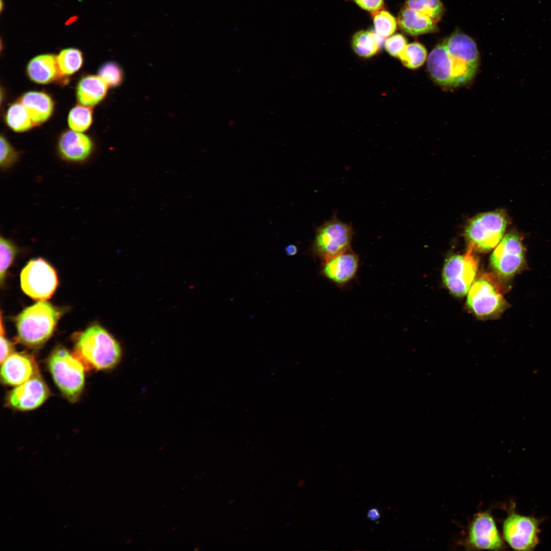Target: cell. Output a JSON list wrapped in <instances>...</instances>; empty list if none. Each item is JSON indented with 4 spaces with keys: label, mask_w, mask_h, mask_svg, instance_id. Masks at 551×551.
Returning a JSON list of instances; mask_svg holds the SVG:
<instances>
[{
    "label": "cell",
    "mask_w": 551,
    "mask_h": 551,
    "mask_svg": "<svg viewBox=\"0 0 551 551\" xmlns=\"http://www.w3.org/2000/svg\"><path fill=\"white\" fill-rule=\"evenodd\" d=\"M479 55L475 42L467 35L455 32L436 45L427 60L428 70L438 85L455 87L474 76Z\"/></svg>",
    "instance_id": "6da1fadb"
},
{
    "label": "cell",
    "mask_w": 551,
    "mask_h": 551,
    "mask_svg": "<svg viewBox=\"0 0 551 551\" xmlns=\"http://www.w3.org/2000/svg\"><path fill=\"white\" fill-rule=\"evenodd\" d=\"M73 355L85 369L105 370L113 368L122 357L120 344L106 330L94 324L77 338Z\"/></svg>",
    "instance_id": "7a4b0ae2"
},
{
    "label": "cell",
    "mask_w": 551,
    "mask_h": 551,
    "mask_svg": "<svg viewBox=\"0 0 551 551\" xmlns=\"http://www.w3.org/2000/svg\"><path fill=\"white\" fill-rule=\"evenodd\" d=\"M60 314L55 307L44 300L27 308L16 318L19 340L32 347L44 343L52 335Z\"/></svg>",
    "instance_id": "3957f363"
},
{
    "label": "cell",
    "mask_w": 551,
    "mask_h": 551,
    "mask_svg": "<svg viewBox=\"0 0 551 551\" xmlns=\"http://www.w3.org/2000/svg\"><path fill=\"white\" fill-rule=\"evenodd\" d=\"M48 368L54 381L70 401L80 396L84 385L85 367L73 354L63 347L55 349L49 356Z\"/></svg>",
    "instance_id": "277c9868"
},
{
    "label": "cell",
    "mask_w": 551,
    "mask_h": 551,
    "mask_svg": "<svg viewBox=\"0 0 551 551\" xmlns=\"http://www.w3.org/2000/svg\"><path fill=\"white\" fill-rule=\"evenodd\" d=\"M507 220L500 211L481 214L473 218L465 229V236L473 251L485 252L497 245L503 238Z\"/></svg>",
    "instance_id": "5b68a950"
},
{
    "label": "cell",
    "mask_w": 551,
    "mask_h": 551,
    "mask_svg": "<svg viewBox=\"0 0 551 551\" xmlns=\"http://www.w3.org/2000/svg\"><path fill=\"white\" fill-rule=\"evenodd\" d=\"M353 235L351 226L334 216L316 228L309 251L325 261L348 250Z\"/></svg>",
    "instance_id": "8992f818"
},
{
    "label": "cell",
    "mask_w": 551,
    "mask_h": 551,
    "mask_svg": "<svg viewBox=\"0 0 551 551\" xmlns=\"http://www.w3.org/2000/svg\"><path fill=\"white\" fill-rule=\"evenodd\" d=\"M57 284L56 271L41 258L30 261L20 273L22 290L35 299L44 300L49 298Z\"/></svg>",
    "instance_id": "52a82bcc"
},
{
    "label": "cell",
    "mask_w": 551,
    "mask_h": 551,
    "mask_svg": "<svg viewBox=\"0 0 551 551\" xmlns=\"http://www.w3.org/2000/svg\"><path fill=\"white\" fill-rule=\"evenodd\" d=\"M469 247L466 253L454 255L445 262L442 270L443 282L455 295L461 297L469 290L476 276L478 260Z\"/></svg>",
    "instance_id": "ba28073f"
},
{
    "label": "cell",
    "mask_w": 551,
    "mask_h": 551,
    "mask_svg": "<svg viewBox=\"0 0 551 551\" xmlns=\"http://www.w3.org/2000/svg\"><path fill=\"white\" fill-rule=\"evenodd\" d=\"M467 304L470 310L481 317L499 314L506 306L498 286L491 277L486 274L472 284L468 292Z\"/></svg>",
    "instance_id": "9c48e42d"
},
{
    "label": "cell",
    "mask_w": 551,
    "mask_h": 551,
    "mask_svg": "<svg viewBox=\"0 0 551 551\" xmlns=\"http://www.w3.org/2000/svg\"><path fill=\"white\" fill-rule=\"evenodd\" d=\"M540 520L532 516L512 511L504 521L503 536L507 543L516 550H532L539 543Z\"/></svg>",
    "instance_id": "30bf717a"
},
{
    "label": "cell",
    "mask_w": 551,
    "mask_h": 551,
    "mask_svg": "<svg viewBox=\"0 0 551 551\" xmlns=\"http://www.w3.org/2000/svg\"><path fill=\"white\" fill-rule=\"evenodd\" d=\"M490 263L496 273L506 278L522 269L525 265L524 248L520 237L515 233L503 237L491 256Z\"/></svg>",
    "instance_id": "8fae6325"
},
{
    "label": "cell",
    "mask_w": 551,
    "mask_h": 551,
    "mask_svg": "<svg viewBox=\"0 0 551 551\" xmlns=\"http://www.w3.org/2000/svg\"><path fill=\"white\" fill-rule=\"evenodd\" d=\"M466 547L474 550L505 548L494 520L489 512H481L474 516L469 524Z\"/></svg>",
    "instance_id": "7c38bea8"
},
{
    "label": "cell",
    "mask_w": 551,
    "mask_h": 551,
    "mask_svg": "<svg viewBox=\"0 0 551 551\" xmlns=\"http://www.w3.org/2000/svg\"><path fill=\"white\" fill-rule=\"evenodd\" d=\"M49 393L47 385L37 374L11 390L7 401L14 408L30 410L41 406L48 398Z\"/></svg>",
    "instance_id": "4fadbf2b"
},
{
    "label": "cell",
    "mask_w": 551,
    "mask_h": 551,
    "mask_svg": "<svg viewBox=\"0 0 551 551\" xmlns=\"http://www.w3.org/2000/svg\"><path fill=\"white\" fill-rule=\"evenodd\" d=\"M1 378L4 383L18 386L38 374L34 359L22 353H12L2 363Z\"/></svg>",
    "instance_id": "5bb4252c"
},
{
    "label": "cell",
    "mask_w": 551,
    "mask_h": 551,
    "mask_svg": "<svg viewBox=\"0 0 551 551\" xmlns=\"http://www.w3.org/2000/svg\"><path fill=\"white\" fill-rule=\"evenodd\" d=\"M93 145L91 139L81 132H65L59 138V153L63 159L72 162H81L91 155Z\"/></svg>",
    "instance_id": "9a60e30c"
},
{
    "label": "cell",
    "mask_w": 551,
    "mask_h": 551,
    "mask_svg": "<svg viewBox=\"0 0 551 551\" xmlns=\"http://www.w3.org/2000/svg\"><path fill=\"white\" fill-rule=\"evenodd\" d=\"M358 265V256L348 249L324 261L322 273L331 281L343 284L354 278Z\"/></svg>",
    "instance_id": "2e32d148"
},
{
    "label": "cell",
    "mask_w": 551,
    "mask_h": 551,
    "mask_svg": "<svg viewBox=\"0 0 551 551\" xmlns=\"http://www.w3.org/2000/svg\"><path fill=\"white\" fill-rule=\"evenodd\" d=\"M27 73L34 82L47 84L53 82L61 74L57 57L52 54H43L33 58L29 63Z\"/></svg>",
    "instance_id": "e0dca14e"
},
{
    "label": "cell",
    "mask_w": 551,
    "mask_h": 551,
    "mask_svg": "<svg viewBox=\"0 0 551 551\" xmlns=\"http://www.w3.org/2000/svg\"><path fill=\"white\" fill-rule=\"evenodd\" d=\"M397 23L404 32L412 36L433 32L437 29L432 18L407 7L401 10Z\"/></svg>",
    "instance_id": "ac0fdd59"
},
{
    "label": "cell",
    "mask_w": 551,
    "mask_h": 551,
    "mask_svg": "<svg viewBox=\"0 0 551 551\" xmlns=\"http://www.w3.org/2000/svg\"><path fill=\"white\" fill-rule=\"evenodd\" d=\"M20 102L26 108L34 125L45 121L53 111L52 98L42 92H28L22 95Z\"/></svg>",
    "instance_id": "d6986e66"
},
{
    "label": "cell",
    "mask_w": 551,
    "mask_h": 551,
    "mask_svg": "<svg viewBox=\"0 0 551 551\" xmlns=\"http://www.w3.org/2000/svg\"><path fill=\"white\" fill-rule=\"evenodd\" d=\"M108 87L98 76H86L78 83L77 90L78 100L84 106H94L105 97Z\"/></svg>",
    "instance_id": "ffe728a7"
},
{
    "label": "cell",
    "mask_w": 551,
    "mask_h": 551,
    "mask_svg": "<svg viewBox=\"0 0 551 551\" xmlns=\"http://www.w3.org/2000/svg\"><path fill=\"white\" fill-rule=\"evenodd\" d=\"M379 36L372 31L361 30L354 34L352 47L359 56L368 58L375 55L381 45Z\"/></svg>",
    "instance_id": "44dd1931"
},
{
    "label": "cell",
    "mask_w": 551,
    "mask_h": 551,
    "mask_svg": "<svg viewBox=\"0 0 551 551\" xmlns=\"http://www.w3.org/2000/svg\"><path fill=\"white\" fill-rule=\"evenodd\" d=\"M6 121L8 126L17 132L27 131L34 125L21 102L14 103L10 106L6 113Z\"/></svg>",
    "instance_id": "7402d4cb"
},
{
    "label": "cell",
    "mask_w": 551,
    "mask_h": 551,
    "mask_svg": "<svg viewBox=\"0 0 551 551\" xmlns=\"http://www.w3.org/2000/svg\"><path fill=\"white\" fill-rule=\"evenodd\" d=\"M399 58L403 65L407 68L417 69L427 60V51L420 43H411L406 45Z\"/></svg>",
    "instance_id": "603a6c76"
},
{
    "label": "cell",
    "mask_w": 551,
    "mask_h": 551,
    "mask_svg": "<svg viewBox=\"0 0 551 551\" xmlns=\"http://www.w3.org/2000/svg\"><path fill=\"white\" fill-rule=\"evenodd\" d=\"M61 74L70 75L78 71L83 63L82 54L76 48L63 49L57 56Z\"/></svg>",
    "instance_id": "cb8c5ba5"
},
{
    "label": "cell",
    "mask_w": 551,
    "mask_h": 551,
    "mask_svg": "<svg viewBox=\"0 0 551 551\" xmlns=\"http://www.w3.org/2000/svg\"><path fill=\"white\" fill-rule=\"evenodd\" d=\"M372 19L375 32L381 37L391 36L397 29L396 18L385 10L381 9L373 12Z\"/></svg>",
    "instance_id": "d4e9b609"
},
{
    "label": "cell",
    "mask_w": 551,
    "mask_h": 551,
    "mask_svg": "<svg viewBox=\"0 0 551 551\" xmlns=\"http://www.w3.org/2000/svg\"><path fill=\"white\" fill-rule=\"evenodd\" d=\"M92 120V111L86 106H77L70 111L68 116V123L69 128L78 132L87 130L90 127Z\"/></svg>",
    "instance_id": "484cf974"
},
{
    "label": "cell",
    "mask_w": 551,
    "mask_h": 551,
    "mask_svg": "<svg viewBox=\"0 0 551 551\" xmlns=\"http://www.w3.org/2000/svg\"><path fill=\"white\" fill-rule=\"evenodd\" d=\"M406 7L428 16L436 22L441 18L444 12L440 0H406Z\"/></svg>",
    "instance_id": "4316f807"
},
{
    "label": "cell",
    "mask_w": 551,
    "mask_h": 551,
    "mask_svg": "<svg viewBox=\"0 0 551 551\" xmlns=\"http://www.w3.org/2000/svg\"><path fill=\"white\" fill-rule=\"evenodd\" d=\"M108 86H118L122 81L123 73L120 66L114 62H108L102 65L98 75Z\"/></svg>",
    "instance_id": "83f0119b"
},
{
    "label": "cell",
    "mask_w": 551,
    "mask_h": 551,
    "mask_svg": "<svg viewBox=\"0 0 551 551\" xmlns=\"http://www.w3.org/2000/svg\"><path fill=\"white\" fill-rule=\"evenodd\" d=\"M16 252V247L12 242L1 236L0 239V278L1 283L3 282L6 271L11 264Z\"/></svg>",
    "instance_id": "f1b7e54d"
},
{
    "label": "cell",
    "mask_w": 551,
    "mask_h": 551,
    "mask_svg": "<svg viewBox=\"0 0 551 551\" xmlns=\"http://www.w3.org/2000/svg\"><path fill=\"white\" fill-rule=\"evenodd\" d=\"M0 142V166L1 168L5 169L12 166L17 161L18 155L6 138L2 135L1 136Z\"/></svg>",
    "instance_id": "f546056e"
},
{
    "label": "cell",
    "mask_w": 551,
    "mask_h": 551,
    "mask_svg": "<svg viewBox=\"0 0 551 551\" xmlns=\"http://www.w3.org/2000/svg\"><path fill=\"white\" fill-rule=\"evenodd\" d=\"M407 45L406 38L400 34L392 35L388 37L384 43L385 48L387 53L395 58H399Z\"/></svg>",
    "instance_id": "4dcf8cb0"
},
{
    "label": "cell",
    "mask_w": 551,
    "mask_h": 551,
    "mask_svg": "<svg viewBox=\"0 0 551 551\" xmlns=\"http://www.w3.org/2000/svg\"><path fill=\"white\" fill-rule=\"evenodd\" d=\"M361 8L366 11L374 12L382 9L384 0H354Z\"/></svg>",
    "instance_id": "1f68e13d"
},
{
    "label": "cell",
    "mask_w": 551,
    "mask_h": 551,
    "mask_svg": "<svg viewBox=\"0 0 551 551\" xmlns=\"http://www.w3.org/2000/svg\"><path fill=\"white\" fill-rule=\"evenodd\" d=\"M13 352L11 343L1 334V363H2Z\"/></svg>",
    "instance_id": "d6a6232c"
},
{
    "label": "cell",
    "mask_w": 551,
    "mask_h": 551,
    "mask_svg": "<svg viewBox=\"0 0 551 551\" xmlns=\"http://www.w3.org/2000/svg\"><path fill=\"white\" fill-rule=\"evenodd\" d=\"M286 254L288 256H294L298 253V247L294 244H289L284 248Z\"/></svg>",
    "instance_id": "836d02e7"
},
{
    "label": "cell",
    "mask_w": 551,
    "mask_h": 551,
    "mask_svg": "<svg viewBox=\"0 0 551 551\" xmlns=\"http://www.w3.org/2000/svg\"><path fill=\"white\" fill-rule=\"evenodd\" d=\"M380 511L377 508H372L367 512V517L370 520L375 521L380 518Z\"/></svg>",
    "instance_id": "e575fe53"
},
{
    "label": "cell",
    "mask_w": 551,
    "mask_h": 551,
    "mask_svg": "<svg viewBox=\"0 0 551 551\" xmlns=\"http://www.w3.org/2000/svg\"><path fill=\"white\" fill-rule=\"evenodd\" d=\"M132 539L131 538H130V539H128V540L126 542H127V543H129L132 541Z\"/></svg>",
    "instance_id": "d590c367"
},
{
    "label": "cell",
    "mask_w": 551,
    "mask_h": 551,
    "mask_svg": "<svg viewBox=\"0 0 551 551\" xmlns=\"http://www.w3.org/2000/svg\"><path fill=\"white\" fill-rule=\"evenodd\" d=\"M233 502H234V500H232L231 501H230V503H229V504H232V503H233Z\"/></svg>",
    "instance_id": "8d00e7d4"
},
{
    "label": "cell",
    "mask_w": 551,
    "mask_h": 551,
    "mask_svg": "<svg viewBox=\"0 0 551 551\" xmlns=\"http://www.w3.org/2000/svg\"><path fill=\"white\" fill-rule=\"evenodd\" d=\"M198 549H199V548H194L195 550H197Z\"/></svg>",
    "instance_id": "74e56055"
}]
</instances>
